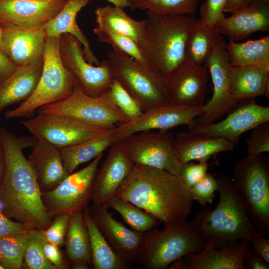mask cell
Returning a JSON list of instances; mask_svg holds the SVG:
<instances>
[{
    "label": "cell",
    "instance_id": "cell-33",
    "mask_svg": "<svg viewBox=\"0 0 269 269\" xmlns=\"http://www.w3.org/2000/svg\"><path fill=\"white\" fill-rule=\"evenodd\" d=\"M65 244L71 265L84 262L92 267L90 238L83 212L70 215Z\"/></svg>",
    "mask_w": 269,
    "mask_h": 269
},
{
    "label": "cell",
    "instance_id": "cell-39",
    "mask_svg": "<svg viewBox=\"0 0 269 269\" xmlns=\"http://www.w3.org/2000/svg\"><path fill=\"white\" fill-rule=\"evenodd\" d=\"M108 94L111 101L129 121L136 119L142 114L137 102L116 79L112 82Z\"/></svg>",
    "mask_w": 269,
    "mask_h": 269
},
{
    "label": "cell",
    "instance_id": "cell-6",
    "mask_svg": "<svg viewBox=\"0 0 269 269\" xmlns=\"http://www.w3.org/2000/svg\"><path fill=\"white\" fill-rule=\"evenodd\" d=\"M233 184L257 231L269 237V160L263 153L248 155L233 167Z\"/></svg>",
    "mask_w": 269,
    "mask_h": 269
},
{
    "label": "cell",
    "instance_id": "cell-16",
    "mask_svg": "<svg viewBox=\"0 0 269 269\" xmlns=\"http://www.w3.org/2000/svg\"><path fill=\"white\" fill-rule=\"evenodd\" d=\"M203 106L189 108L169 103L152 108L143 112L134 120L116 126L115 136L117 140H120L140 132L155 129L167 131L183 125L188 127L196 117L202 115L204 111Z\"/></svg>",
    "mask_w": 269,
    "mask_h": 269
},
{
    "label": "cell",
    "instance_id": "cell-21",
    "mask_svg": "<svg viewBox=\"0 0 269 269\" xmlns=\"http://www.w3.org/2000/svg\"><path fill=\"white\" fill-rule=\"evenodd\" d=\"M67 0H0V25L40 27L53 18Z\"/></svg>",
    "mask_w": 269,
    "mask_h": 269
},
{
    "label": "cell",
    "instance_id": "cell-58",
    "mask_svg": "<svg viewBox=\"0 0 269 269\" xmlns=\"http://www.w3.org/2000/svg\"><path fill=\"white\" fill-rule=\"evenodd\" d=\"M0 269H4L0 265Z\"/></svg>",
    "mask_w": 269,
    "mask_h": 269
},
{
    "label": "cell",
    "instance_id": "cell-32",
    "mask_svg": "<svg viewBox=\"0 0 269 269\" xmlns=\"http://www.w3.org/2000/svg\"><path fill=\"white\" fill-rule=\"evenodd\" d=\"M226 49L232 67L260 66L269 68V35L239 43L229 40Z\"/></svg>",
    "mask_w": 269,
    "mask_h": 269
},
{
    "label": "cell",
    "instance_id": "cell-50",
    "mask_svg": "<svg viewBox=\"0 0 269 269\" xmlns=\"http://www.w3.org/2000/svg\"><path fill=\"white\" fill-rule=\"evenodd\" d=\"M17 67L0 49V84L6 80Z\"/></svg>",
    "mask_w": 269,
    "mask_h": 269
},
{
    "label": "cell",
    "instance_id": "cell-23",
    "mask_svg": "<svg viewBox=\"0 0 269 269\" xmlns=\"http://www.w3.org/2000/svg\"><path fill=\"white\" fill-rule=\"evenodd\" d=\"M250 245L249 239L220 249L207 243L200 252L183 257L186 269H244V256Z\"/></svg>",
    "mask_w": 269,
    "mask_h": 269
},
{
    "label": "cell",
    "instance_id": "cell-22",
    "mask_svg": "<svg viewBox=\"0 0 269 269\" xmlns=\"http://www.w3.org/2000/svg\"><path fill=\"white\" fill-rule=\"evenodd\" d=\"M229 40H242L254 32L269 30V4L252 0L245 7L225 17L215 25Z\"/></svg>",
    "mask_w": 269,
    "mask_h": 269
},
{
    "label": "cell",
    "instance_id": "cell-7",
    "mask_svg": "<svg viewBox=\"0 0 269 269\" xmlns=\"http://www.w3.org/2000/svg\"><path fill=\"white\" fill-rule=\"evenodd\" d=\"M206 244L187 221L156 228L144 233L135 264L145 269H165L176 260L200 252Z\"/></svg>",
    "mask_w": 269,
    "mask_h": 269
},
{
    "label": "cell",
    "instance_id": "cell-49",
    "mask_svg": "<svg viewBox=\"0 0 269 269\" xmlns=\"http://www.w3.org/2000/svg\"><path fill=\"white\" fill-rule=\"evenodd\" d=\"M244 269H269V266L255 252L248 250L244 256Z\"/></svg>",
    "mask_w": 269,
    "mask_h": 269
},
{
    "label": "cell",
    "instance_id": "cell-14",
    "mask_svg": "<svg viewBox=\"0 0 269 269\" xmlns=\"http://www.w3.org/2000/svg\"><path fill=\"white\" fill-rule=\"evenodd\" d=\"M224 40L219 43L211 53L204 66L210 73L213 85V95L204 105L200 118L194 122L204 125L214 123L233 108L238 103L231 92L232 68Z\"/></svg>",
    "mask_w": 269,
    "mask_h": 269
},
{
    "label": "cell",
    "instance_id": "cell-8",
    "mask_svg": "<svg viewBox=\"0 0 269 269\" xmlns=\"http://www.w3.org/2000/svg\"><path fill=\"white\" fill-rule=\"evenodd\" d=\"M107 61L115 79L137 102L142 112L170 103L166 79L138 61L112 50Z\"/></svg>",
    "mask_w": 269,
    "mask_h": 269
},
{
    "label": "cell",
    "instance_id": "cell-53",
    "mask_svg": "<svg viewBox=\"0 0 269 269\" xmlns=\"http://www.w3.org/2000/svg\"><path fill=\"white\" fill-rule=\"evenodd\" d=\"M170 265L169 268H168V269H186V264L183 257L176 260Z\"/></svg>",
    "mask_w": 269,
    "mask_h": 269
},
{
    "label": "cell",
    "instance_id": "cell-51",
    "mask_svg": "<svg viewBox=\"0 0 269 269\" xmlns=\"http://www.w3.org/2000/svg\"><path fill=\"white\" fill-rule=\"evenodd\" d=\"M252 0H228L224 8V12L231 14L248 5Z\"/></svg>",
    "mask_w": 269,
    "mask_h": 269
},
{
    "label": "cell",
    "instance_id": "cell-2",
    "mask_svg": "<svg viewBox=\"0 0 269 269\" xmlns=\"http://www.w3.org/2000/svg\"><path fill=\"white\" fill-rule=\"evenodd\" d=\"M116 196L159 219L164 226L187 221L193 205L191 189L179 175L134 164Z\"/></svg>",
    "mask_w": 269,
    "mask_h": 269
},
{
    "label": "cell",
    "instance_id": "cell-29",
    "mask_svg": "<svg viewBox=\"0 0 269 269\" xmlns=\"http://www.w3.org/2000/svg\"><path fill=\"white\" fill-rule=\"evenodd\" d=\"M95 13L97 25L107 26L132 39L142 52L146 40L145 19H134L125 12L124 8L115 5L98 7Z\"/></svg>",
    "mask_w": 269,
    "mask_h": 269
},
{
    "label": "cell",
    "instance_id": "cell-19",
    "mask_svg": "<svg viewBox=\"0 0 269 269\" xmlns=\"http://www.w3.org/2000/svg\"><path fill=\"white\" fill-rule=\"evenodd\" d=\"M3 51L17 66L43 61L47 36L40 27L0 25Z\"/></svg>",
    "mask_w": 269,
    "mask_h": 269
},
{
    "label": "cell",
    "instance_id": "cell-12",
    "mask_svg": "<svg viewBox=\"0 0 269 269\" xmlns=\"http://www.w3.org/2000/svg\"><path fill=\"white\" fill-rule=\"evenodd\" d=\"M121 140L134 164L179 175L182 164L177 155L174 137L167 131L140 132Z\"/></svg>",
    "mask_w": 269,
    "mask_h": 269
},
{
    "label": "cell",
    "instance_id": "cell-40",
    "mask_svg": "<svg viewBox=\"0 0 269 269\" xmlns=\"http://www.w3.org/2000/svg\"><path fill=\"white\" fill-rule=\"evenodd\" d=\"M22 268L57 269L44 255L36 235L35 229H28Z\"/></svg>",
    "mask_w": 269,
    "mask_h": 269
},
{
    "label": "cell",
    "instance_id": "cell-54",
    "mask_svg": "<svg viewBox=\"0 0 269 269\" xmlns=\"http://www.w3.org/2000/svg\"><path fill=\"white\" fill-rule=\"evenodd\" d=\"M4 167V161L2 145L0 133V184L3 176Z\"/></svg>",
    "mask_w": 269,
    "mask_h": 269
},
{
    "label": "cell",
    "instance_id": "cell-1",
    "mask_svg": "<svg viewBox=\"0 0 269 269\" xmlns=\"http://www.w3.org/2000/svg\"><path fill=\"white\" fill-rule=\"evenodd\" d=\"M4 167L0 184V201L6 213L27 229L44 230L52 219L42 200V191L23 150L31 147L36 139L17 137L0 127Z\"/></svg>",
    "mask_w": 269,
    "mask_h": 269
},
{
    "label": "cell",
    "instance_id": "cell-56",
    "mask_svg": "<svg viewBox=\"0 0 269 269\" xmlns=\"http://www.w3.org/2000/svg\"><path fill=\"white\" fill-rule=\"evenodd\" d=\"M0 49L2 51H3V45H2V40H1L0 28Z\"/></svg>",
    "mask_w": 269,
    "mask_h": 269
},
{
    "label": "cell",
    "instance_id": "cell-20",
    "mask_svg": "<svg viewBox=\"0 0 269 269\" xmlns=\"http://www.w3.org/2000/svg\"><path fill=\"white\" fill-rule=\"evenodd\" d=\"M208 70L184 60L166 79L170 103L196 108L205 105Z\"/></svg>",
    "mask_w": 269,
    "mask_h": 269
},
{
    "label": "cell",
    "instance_id": "cell-36",
    "mask_svg": "<svg viewBox=\"0 0 269 269\" xmlns=\"http://www.w3.org/2000/svg\"><path fill=\"white\" fill-rule=\"evenodd\" d=\"M200 0H133V9L161 15H189L195 13Z\"/></svg>",
    "mask_w": 269,
    "mask_h": 269
},
{
    "label": "cell",
    "instance_id": "cell-30",
    "mask_svg": "<svg viewBox=\"0 0 269 269\" xmlns=\"http://www.w3.org/2000/svg\"><path fill=\"white\" fill-rule=\"evenodd\" d=\"M115 129L98 134L75 145L59 148L63 164L71 173L83 163L93 159L117 140Z\"/></svg>",
    "mask_w": 269,
    "mask_h": 269
},
{
    "label": "cell",
    "instance_id": "cell-59",
    "mask_svg": "<svg viewBox=\"0 0 269 269\" xmlns=\"http://www.w3.org/2000/svg\"><path fill=\"white\" fill-rule=\"evenodd\" d=\"M132 3L133 0H129Z\"/></svg>",
    "mask_w": 269,
    "mask_h": 269
},
{
    "label": "cell",
    "instance_id": "cell-43",
    "mask_svg": "<svg viewBox=\"0 0 269 269\" xmlns=\"http://www.w3.org/2000/svg\"><path fill=\"white\" fill-rule=\"evenodd\" d=\"M228 0H205L200 9L199 20L206 25H215L225 17L224 8Z\"/></svg>",
    "mask_w": 269,
    "mask_h": 269
},
{
    "label": "cell",
    "instance_id": "cell-27",
    "mask_svg": "<svg viewBox=\"0 0 269 269\" xmlns=\"http://www.w3.org/2000/svg\"><path fill=\"white\" fill-rule=\"evenodd\" d=\"M43 66L40 63L17 66L14 72L0 84V113L8 106L28 99L38 84Z\"/></svg>",
    "mask_w": 269,
    "mask_h": 269
},
{
    "label": "cell",
    "instance_id": "cell-10",
    "mask_svg": "<svg viewBox=\"0 0 269 269\" xmlns=\"http://www.w3.org/2000/svg\"><path fill=\"white\" fill-rule=\"evenodd\" d=\"M104 153L83 168L70 173L56 187L42 192V200L52 219L81 212L92 200L95 175Z\"/></svg>",
    "mask_w": 269,
    "mask_h": 269
},
{
    "label": "cell",
    "instance_id": "cell-34",
    "mask_svg": "<svg viewBox=\"0 0 269 269\" xmlns=\"http://www.w3.org/2000/svg\"><path fill=\"white\" fill-rule=\"evenodd\" d=\"M87 207L83 211V213L90 238L93 268L94 269L129 268L113 250L98 229L91 217Z\"/></svg>",
    "mask_w": 269,
    "mask_h": 269
},
{
    "label": "cell",
    "instance_id": "cell-44",
    "mask_svg": "<svg viewBox=\"0 0 269 269\" xmlns=\"http://www.w3.org/2000/svg\"><path fill=\"white\" fill-rule=\"evenodd\" d=\"M70 215L63 214L54 218L50 226L41 230L44 237L50 243L61 247L65 244Z\"/></svg>",
    "mask_w": 269,
    "mask_h": 269
},
{
    "label": "cell",
    "instance_id": "cell-17",
    "mask_svg": "<svg viewBox=\"0 0 269 269\" xmlns=\"http://www.w3.org/2000/svg\"><path fill=\"white\" fill-rule=\"evenodd\" d=\"M95 225L110 246L130 268L135 263L144 233L127 228L115 219L104 204L87 207Z\"/></svg>",
    "mask_w": 269,
    "mask_h": 269
},
{
    "label": "cell",
    "instance_id": "cell-35",
    "mask_svg": "<svg viewBox=\"0 0 269 269\" xmlns=\"http://www.w3.org/2000/svg\"><path fill=\"white\" fill-rule=\"evenodd\" d=\"M104 205L119 213L131 229L141 233L156 228L161 223L142 209L116 196L108 200Z\"/></svg>",
    "mask_w": 269,
    "mask_h": 269
},
{
    "label": "cell",
    "instance_id": "cell-9",
    "mask_svg": "<svg viewBox=\"0 0 269 269\" xmlns=\"http://www.w3.org/2000/svg\"><path fill=\"white\" fill-rule=\"evenodd\" d=\"M36 112L67 116L106 129H113L129 121L111 101L108 91L99 96L92 97L84 92L80 83L67 98L41 107Z\"/></svg>",
    "mask_w": 269,
    "mask_h": 269
},
{
    "label": "cell",
    "instance_id": "cell-52",
    "mask_svg": "<svg viewBox=\"0 0 269 269\" xmlns=\"http://www.w3.org/2000/svg\"><path fill=\"white\" fill-rule=\"evenodd\" d=\"M113 5L123 8L130 7L133 8L132 3L129 0H107Z\"/></svg>",
    "mask_w": 269,
    "mask_h": 269
},
{
    "label": "cell",
    "instance_id": "cell-3",
    "mask_svg": "<svg viewBox=\"0 0 269 269\" xmlns=\"http://www.w3.org/2000/svg\"><path fill=\"white\" fill-rule=\"evenodd\" d=\"M219 201L214 209L203 208L189 223L206 242L216 249L239 240L249 239L257 231L250 221L241 197L229 175L217 178Z\"/></svg>",
    "mask_w": 269,
    "mask_h": 269
},
{
    "label": "cell",
    "instance_id": "cell-46",
    "mask_svg": "<svg viewBox=\"0 0 269 269\" xmlns=\"http://www.w3.org/2000/svg\"><path fill=\"white\" fill-rule=\"evenodd\" d=\"M35 233L42 252L48 260L57 269L66 268V263L59 247L47 241L41 230L35 229Z\"/></svg>",
    "mask_w": 269,
    "mask_h": 269
},
{
    "label": "cell",
    "instance_id": "cell-13",
    "mask_svg": "<svg viewBox=\"0 0 269 269\" xmlns=\"http://www.w3.org/2000/svg\"><path fill=\"white\" fill-rule=\"evenodd\" d=\"M59 50L64 65L75 75L86 94L98 97L109 90L115 78L106 59L99 65L89 63L80 42L69 34L60 36Z\"/></svg>",
    "mask_w": 269,
    "mask_h": 269
},
{
    "label": "cell",
    "instance_id": "cell-26",
    "mask_svg": "<svg viewBox=\"0 0 269 269\" xmlns=\"http://www.w3.org/2000/svg\"><path fill=\"white\" fill-rule=\"evenodd\" d=\"M177 157L183 164L197 160L207 161L213 155L229 151L235 146L222 137H214L188 131L178 133L174 137Z\"/></svg>",
    "mask_w": 269,
    "mask_h": 269
},
{
    "label": "cell",
    "instance_id": "cell-45",
    "mask_svg": "<svg viewBox=\"0 0 269 269\" xmlns=\"http://www.w3.org/2000/svg\"><path fill=\"white\" fill-rule=\"evenodd\" d=\"M207 161L194 163L191 161L182 164L179 176L190 189L199 182L207 173Z\"/></svg>",
    "mask_w": 269,
    "mask_h": 269
},
{
    "label": "cell",
    "instance_id": "cell-11",
    "mask_svg": "<svg viewBox=\"0 0 269 269\" xmlns=\"http://www.w3.org/2000/svg\"><path fill=\"white\" fill-rule=\"evenodd\" d=\"M21 124L36 139L58 148L76 144L115 128H101L71 117L45 113H38Z\"/></svg>",
    "mask_w": 269,
    "mask_h": 269
},
{
    "label": "cell",
    "instance_id": "cell-4",
    "mask_svg": "<svg viewBox=\"0 0 269 269\" xmlns=\"http://www.w3.org/2000/svg\"><path fill=\"white\" fill-rule=\"evenodd\" d=\"M195 18L147 11L145 44L142 53L148 66L165 78L185 60V44Z\"/></svg>",
    "mask_w": 269,
    "mask_h": 269
},
{
    "label": "cell",
    "instance_id": "cell-47",
    "mask_svg": "<svg viewBox=\"0 0 269 269\" xmlns=\"http://www.w3.org/2000/svg\"><path fill=\"white\" fill-rule=\"evenodd\" d=\"M255 252L269 264V240L263 234L256 232L250 238Z\"/></svg>",
    "mask_w": 269,
    "mask_h": 269
},
{
    "label": "cell",
    "instance_id": "cell-42",
    "mask_svg": "<svg viewBox=\"0 0 269 269\" xmlns=\"http://www.w3.org/2000/svg\"><path fill=\"white\" fill-rule=\"evenodd\" d=\"M248 155H254L269 151V121L256 126L246 139Z\"/></svg>",
    "mask_w": 269,
    "mask_h": 269
},
{
    "label": "cell",
    "instance_id": "cell-31",
    "mask_svg": "<svg viewBox=\"0 0 269 269\" xmlns=\"http://www.w3.org/2000/svg\"><path fill=\"white\" fill-rule=\"evenodd\" d=\"M224 40L215 25H206L196 19L187 36L185 59L196 65H203L216 46Z\"/></svg>",
    "mask_w": 269,
    "mask_h": 269
},
{
    "label": "cell",
    "instance_id": "cell-38",
    "mask_svg": "<svg viewBox=\"0 0 269 269\" xmlns=\"http://www.w3.org/2000/svg\"><path fill=\"white\" fill-rule=\"evenodd\" d=\"M93 32L100 42L110 45L113 50L127 54L148 67L139 47L132 39L107 26L100 25L96 24Z\"/></svg>",
    "mask_w": 269,
    "mask_h": 269
},
{
    "label": "cell",
    "instance_id": "cell-48",
    "mask_svg": "<svg viewBox=\"0 0 269 269\" xmlns=\"http://www.w3.org/2000/svg\"><path fill=\"white\" fill-rule=\"evenodd\" d=\"M27 229L23 225L9 219L0 211V238L17 234Z\"/></svg>",
    "mask_w": 269,
    "mask_h": 269
},
{
    "label": "cell",
    "instance_id": "cell-15",
    "mask_svg": "<svg viewBox=\"0 0 269 269\" xmlns=\"http://www.w3.org/2000/svg\"><path fill=\"white\" fill-rule=\"evenodd\" d=\"M226 117L217 123L200 125L194 122L189 131L203 135L222 137L235 145L240 136L258 125L269 121V107L258 104L254 99L239 102Z\"/></svg>",
    "mask_w": 269,
    "mask_h": 269
},
{
    "label": "cell",
    "instance_id": "cell-57",
    "mask_svg": "<svg viewBox=\"0 0 269 269\" xmlns=\"http://www.w3.org/2000/svg\"><path fill=\"white\" fill-rule=\"evenodd\" d=\"M266 3H269V0H260Z\"/></svg>",
    "mask_w": 269,
    "mask_h": 269
},
{
    "label": "cell",
    "instance_id": "cell-37",
    "mask_svg": "<svg viewBox=\"0 0 269 269\" xmlns=\"http://www.w3.org/2000/svg\"><path fill=\"white\" fill-rule=\"evenodd\" d=\"M28 230L0 238V265L4 269L22 268Z\"/></svg>",
    "mask_w": 269,
    "mask_h": 269
},
{
    "label": "cell",
    "instance_id": "cell-55",
    "mask_svg": "<svg viewBox=\"0 0 269 269\" xmlns=\"http://www.w3.org/2000/svg\"><path fill=\"white\" fill-rule=\"evenodd\" d=\"M72 267L74 269H89L92 267L87 263L79 262L72 265Z\"/></svg>",
    "mask_w": 269,
    "mask_h": 269
},
{
    "label": "cell",
    "instance_id": "cell-24",
    "mask_svg": "<svg viewBox=\"0 0 269 269\" xmlns=\"http://www.w3.org/2000/svg\"><path fill=\"white\" fill-rule=\"evenodd\" d=\"M31 148L27 159L41 191L53 189L70 174L64 167L59 148L37 139Z\"/></svg>",
    "mask_w": 269,
    "mask_h": 269
},
{
    "label": "cell",
    "instance_id": "cell-5",
    "mask_svg": "<svg viewBox=\"0 0 269 269\" xmlns=\"http://www.w3.org/2000/svg\"><path fill=\"white\" fill-rule=\"evenodd\" d=\"M59 37H47L41 74L31 96L15 109L4 114L6 119L30 118L39 108L62 101L79 84L61 58Z\"/></svg>",
    "mask_w": 269,
    "mask_h": 269
},
{
    "label": "cell",
    "instance_id": "cell-25",
    "mask_svg": "<svg viewBox=\"0 0 269 269\" xmlns=\"http://www.w3.org/2000/svg\"><path fill=\"white\" fill-rule=\"evenodd\" d=\"M92 0H67L59 12L41 27L47 37H59L63 34L74 36L82 45L86 60L91 64L99 65L101 62L93 52L87 38L76 21L79 12Z\"/></svg>",
    "mask_w": 269,
    "mask_h": 269
},
{
    "label": "cell",
    "instance_id": "cell-41",
    "mask_svg": "<svg viewBox=\"0 0 269 269\" xmlns=\"http://www.w3.org/2000/svg\"><path fill=\"white\" fill-rule=\"evenodd\" d=\"M218 190V182L215 175L207 173L195 185L191 188L192 198L205 207L213 202L214 194Z\"/></svg>",
    "mask_w": 269,
    "mask_h": 269
},
{
    "label": "cell",
    "instance_id": "cell-18",
    "mask_svg": "<svg viewBox=\"0 0 269 269\" xmlns=\"http://www.w3.org/2000/svg\"><path fill=\"white\" fill-rule=\"evenodd\" d=\"M134 165L122 141H116L110 146L107 156L95 175L92 197L93 204H104L116 196Z\"/></svg>",
    "mask_w": 269,
    "mask_h": 269
},
{
    "label": "cell",
    "instance_id": "cell-28",
    "mask_svg": "<svg viewBox=\"0 0 269 269\" xmlns=\"http://www.w3.org/2000/svg\"><path fill=\"white\" fill-rule=\"evenodd\" d=\"M232 96L237 102L269 96V68L260 66L232 67Z\"/></svg>",
    "mask_w": 269,
    "mask_h": 269
}]
</instances>
